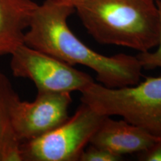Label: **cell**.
<instances>
[{"instance_id": "obj_1", "label": "cell", "mask_w": 161, "mask_h": 161, "mask_svg": "<svg viewBox=\"0 0 161 161\" xmlns=\"http://www.w3.org/2000/svg\"><path fill=\"white\" fill-rule=\"evenodd\" d=\"M75 12L73 5L45 0L36 8L23 43L71 66L80 64L96 72L97 80L110 88L134 85L140 81L142 67L136 56L98 53L71 31L68 18Z\"/></svg>"}, {"instance_id": "obj_2", "label": "cell", "mask_w": 161, "mask_h": 161, "mask_svg": "<svg viewBox=\"0 0 161 161\" xmlns=\"http://www.w3.org/2000/svg\"><path fill=\"white\" fill-rule=\"evenodd\" d=\"M73 6L98 43L140 52L158 45L160 19L154 0H75Z\"/></svg>"}, {"instance_id": "obj_3", "label": "cell", "mask_w": 161, "mask_h": 161, "mask_svg": "<svg viewBox=\"0 0 161 161\" xmlns=\"http://www.w3.org/2000/svg\"><path fill=\"white\" fill-rule=\"evenodd\" d=\"M80 101L102 116H120L130 124L161 137V77L110 88L95 81L81 92Z\"/></svg>"}, {"instance_id": "obj_4", "label": "cell", "mask_w": 161, "mask_h": 161, "mask_svg": "<svg viewBox=\"0 0 161 161\" xmlns=\"http://www.w3.org/2000/svg\"><path fill=\"white\" fill-rule=\"evenodd\" d=\"M105 116L81 102L73 116L60 125L22 142L23 161H79Z\"/></svg>"}, {"instance_id": "obj_5", "label": "cell", "mask_w": 161, "mask_h": 161, "mask_svg": "<svg viewBox=\"0 0 161 161\" xmlns=\"http://www.w3.org/2000/svg\"><path fill=\"white\" fill-rule=\"evenodd\" d=\"M11 55L14 75L32 80L37 92H81L94 82L91 76L73 66L24 43Z\"/></svg>"}, {"instance_id": "obj_6", "label": "cell", "mask_w": 161, "mask_h": 161, "mask_svg": "<svg viewBox=\"0 0 161 161\" xmlns=\"http://www.w3.org/2000/svg\"><path fill=\"white\" fill-rule=\"evenodd\" d=\"M70 92H37L35 100L19 98L11 110V125L22 142L43 135L69 117Z\"/></svg>"}, {"instance_id": "obj_7", "label": "cell", "mask_w": 161, "mask_h": 161, "mask_svg": "<svg viewBox=\"0 0 161 161\" xmlns=\"http://www.w3.org/2000/svg\"><path fill=\"white\" fill-rule=\"evenodd\" d=\"M159 138L125 120H114L105 116L90 144L122 156L144 152Z\"/></svg>"}, {"instance_id": "obj_8", "label": "cell", "mask_w": 161, "mask_h": 161, "mask_svg": "<svg viewBox=\"0 0 161 161\" xmlns=\"http://www.w3.org/2000/svg\"><path fill=\"white\" fill-rule=\"evenodd\" d=\"M37 5L32 0H0V55L24 43V30Z\"/></svg>"}, {"instance_id": "obj_9", "label": "cell", "mask_w": 161, "mask_h": 161, "mask_svg": "<svg viewBox=\"0 0 161 161\" xmlns=\"http://www.w3.org/2000/svg\"><path fill=\"white\" fill-rule=\"evenodd\" d=\"M18 99L8 79L0 72V142L11 126V110Z\"/></svg>"}, {"instance_id": "obj_10", "label": "cell", "mask_w": 161, "mask_h": 161, "mask_svg": "<svg viewBox=\"0 0 161 161\" xmlns=\"http://www.w3.org/2000/svg\"><path fill=\"white\" fill-rule=\"evenodd\" d=\"M21 144L11 125L0 142V161H23Z\"/></svg>"}, {"instance_id": "obj_11", "label": "cell", "mask_w": 161, "mask_h": 161, "mask_svg": "<svg viewBox=\"0 0 161 161\" xmlns=\"http://www.w3.org/2000/svg\"><path fill=\"white\" fill-rule=\"evenodd\" d=\"M156 5L158 9L159 19H160V38L158 48L154 52H140L136 58L140 61L142 69H154L161 68V0H156Z\"/></svg>"}, {"instance_id": "obj_12", "label": "cell", "mask_w": 161, "mask_h": 161, "mask_svg": "<svg viewBox=\"0 0 161 161\" xmlns=\"http://www.w3.org/2000/svg\"><path fill=\"white\" fill-rule=\"evenodd\" d=\"M122 156L110 151L90 144L80 157L79 161H119Z\"/></svg>"}, {"instance_id": "obj_13", "label": "cell", "mask_w": 161, "mask_h": 161, "mask_svg": "<svg viewBox=\"0 0 161 161\" xmlns=\"http://www.w3.org/2000/svg\"><path fill=\"white\" fill-rule=\"evenodd\" d=\"M138 159L142 161H161V137L148 149L139 153Z\"/></svg>"}, {"instance_id": "obj_14", "label": "cell", "mask_w": 161, "mask_h": 161, "mask_svg": "<svg viewBox=\"0 0 161 161\" xmlns=\"http://www.w3.org/2000/svg\"><path fill=\"white\" fill-rule=\"evenodd\" d=\"M47 1L51 2V3H58V4H67V5H73L74 2L75 0H47Z\"/></svg>"}, {"instance_id": "obj_15", "label": "cell", "mask_w": 161, "mask_h": 161, "mask_svg": "<svg viewBox=\"0 0 161 161\" xmlns=\"http://www.w3.org/2000/svg\"><path fill=\"white\" fill-rule=\"evenodd\" d=\"M154 1H156V0H154Z\"/></svg>"}]
</instances>
